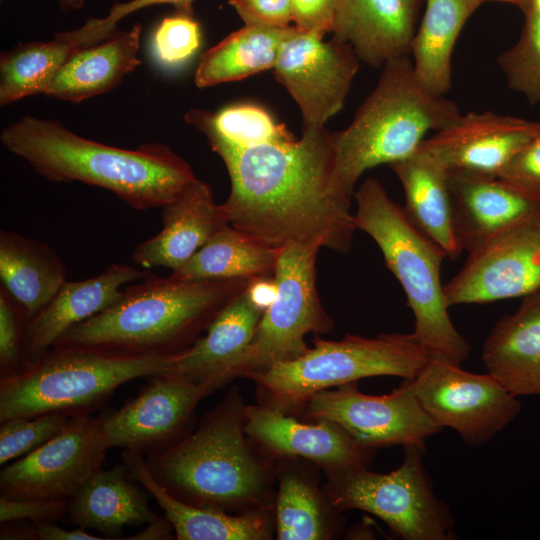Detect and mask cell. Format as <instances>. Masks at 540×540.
<instances>
[{
  "label": "cell",
  "mask_w": 540,
  "mask_h": 540,
  "mask_svg": "<svg viewBox=\"0 0 540 540\" xmlns=\"http://www.w3.org/2000/svg\"><path fill=\"white\" fill-rule=\"evenodd\" d=\"M431 352L412 333L375 337L348 334L338 341L315 335L302 356L277 362L246 377L253 380L266 405L286 414L302 409L315 393L375 376L413 380Z\"/></svg>",
  "instance_id": "obj_8"
},
{
  "label": "cell",
  "mask_w": 540,
  "mask_h": 540,
  "mask_svg": "<svg viewBox=\"0 0 540 540\" xmlns=\"http://www.w3.org/2000/svg\"><path fill=\"white\" fill-rule=\"evenodd\" d=\"M142 26L115 30L98 43L74 51L44 92L49 98L80 103L110 92L140 65Z\"/></svg>",
  "instance_id": "obj_25"
},
{
  "label": "cell",
  "mask_w": 540,
  "mask_h": 540,
  "mask_svg": "<svg viewBox=\"0 0 540 540\" xmlns=\"http://www.w3.org/2000/svg\"><path fill=\"white\" fill-rule=\"evenodd\" d=\"M482 0H425L412 40L414 73L429 92L445 95L451 87V56L457 38Z\"/></svg>",
  "instance_id": "obj_32"
},
{
  "label": "cell",
  "mask_w": 540,
  "mask_h": 540,
  "mask_svg": "<svg viewBox=\"0 0 540 540\" xmlns=\"http://www.w3.org/2000/svg\"><path fill=\"white\" fill-rule=\"evenodd\" d=\"M228 224L223 204H217L210 186L196 177L162 207L161 231L136 246L131 258L144 269L176 271Z\"/></svg>",
  "instance_id": "obj_19"
},
{
  "label": "cell",
  "mask_w": 540,
  "mask_h": 540,
  "mask_svg": "<svg viewBox=\"0 0 540 540\" xmlns=\"http://www.w3.org/2000/svg\"><path fill=\"white\" fill-rule=\"evenodd\" d=\"M482 1H483V3L484 2H491V1L511 3V4L519 6L522 10L527 5V0H482Z\"/></svg>",
  "instance_id": "obj_47"
},
{
  "label": "cell",
  "mask_w": 540,
  "mask_h": 540,
  "mask_svg": "<svg viewBox=\"0 0 540 540\" xmlns=\"http://www.w3.org/2000/svg\"><path fill=\"white\" fill-rule=\"evenodd\" d=\"M265 309L249 286L193 345L173 355L167 372L209 380L220 388L223 373L250 342Z\"/></svg>",
  "instance_id": "obj_28"
},
{
  "label": "cell",
  "mask_w": 540,
  "mask_h": 540,
  "mask_svg": "<svg viewBox=\"0 0 540 540\" xmlns=\"http://www.w3.org/2000/svg\"><path fill=\"white\" fill-rule=\"evenodd\" d=\"M173 355L53 346L20 372L0 378V422L50 412L89 413L124 383L167 372Z\"/></svg>",
  "instance_id": "obj_7"
},
{
  "label": "cell",
  "mask_w": 540,
  "mask_h": 540,
  "mask_svg": "<svg viewBox=\"0 0 540 540\" xmlns=\"http://www.w3.org/2000/svg\"><path fill=\"white\" fill-rule=\"evenodd\" d=\"M303 423L266 405L244 406V429L272 459H305L326 472L368 468L375 450L358 443L338 424L327 420Z\"/></svg>",
  "instance_id": "obj_18"
},
{
  "label": "cell",
  "mask_w": 540,
  "mask_h": 540,
  "mask_svg": "<svg viewBox=\"0 0 540 540\" xmlns=\"http://www.w3.org/2000/svg\"><path fill=\"white\" fill-rule=\"evenodd\" d=\"M149 274L129 264L114 263L95 277L66 280L27 324V364L49 350L69 328L115 304L123 294V286L141 281Z\"/></svg>",
  "instance_id": "obj_21"
},
{
  "label": "cell",
  "mask_w": 540,
  "mask_h": 540,
  "mask_svg": "<svg viewBox=\"0 0 540 540\" xmlns=\"http://www.w3.org/2000/svg\"><path fill=\"white\" fill-rule=\"evenodd\" d=\"M525 23L517 43L502 52L497 62L508 86L522 93L529 102H540V11L524 10Z\"/></svg>",
  "instance_id": "obj_36"
},
{
  "label": "cell",
  "mask_w": 540,
  "mask_h": 540,
  "mask_svg": "<svg viewBox=\"0 0 540 540\" xmlns=\"http://www.w3.org/2000/svg\"><path fill=\"white\" fill-rule=\"evenodd\" d=\"M293 29L244 25L202 54L195 85L207 88L273 69Z\"/></svg>",
  "instance_id": "obj_34"
},
{
  "label": "cell",
  "mask_w": 540,
  "mask_h": 540,
  "mask_svg": "<svg viewBox=\"0 0 540 540\" xmlns=\"http://www.w3.org/2000/svg\"><path fill=\"white\" fill-rule=\"evenodd\" d=\"M540 288V211L468 252L444 285L448 306L524 297Z\"/></svg>",
  "instance_id": "obj_16"
},
{
  "label": "cell",
  "mask_w": 540,
  "mask_h": 540,
  "mask_svg": "<svg viewBox=\"0 0 540 540\" xmlns=\"http://www.w3.org/2000/svg\"><path fill=\"white\" fill-rule=\"evenodd\" d=\"M317 246L288 244L280 249L274 274L276 296L265 309L243 352L223 373L226 384L308 351L305 336L328 333L334 321L321 304L316 278Z\"/></svg>",
  "instance_id": "obj_10"
},
{
  "label": "cell",
  "mask_w": 540,
  "mask_h": 540,
  "mask_svg": "<svg viewBox=\"0 0 540 540\" xmlns=\"http://www.w3.org/2000/svg\"><path fill=\"white\" fill-rule=\"evenodd\" d=\"M450 184L455 231L467 252L540 211V201L499 178L450 173Z\"/></svg>",
  "instance_id": "obj_23"
},
{
  "label": "cell",
  "mask_w": 540,
  "mask_h": 540,
  "mask_svg": "<svg viewBox=\"0 0 540 540\" xmlns=\"http://www.w3.org/2000/svg\"><path fill=\"white\" fill-rule=\"evenodd\" d=\"M540 132V121L490 111L460 115L419 147L450 173L498 178L511 159Z\"/></svg>",
  "instance_id": "obj_17"
},
{
  "label": "cell",
  "mask_w": 540,
  "mask_h": 540,
  "mask_svg": "<svg viewBox=\"0 0 540 540\" xmlns=\"http://www.w3.org/2000/svg\"><path fill=\"white\" fill-rule=\"evenodd\" d=\"M306 418L327 419L370 448L400 445L426 450V440L440 432L422 408L411 380L389 394L362 393L351 382L313 394L304 405Z\"/></svg>",
  "instance_id": "obj_12"
},
{
  "label": "cell",
  "mask_w": 540,
  "mask_h": 540,
  "mask_svg": "<svg viewBox=\"0 0 540 540\" xmlns=\"http://www.w3.org/2000/svg\"><path fill=\"white\" fill-rule=\"evenodd\" d=\"M244 403L236 390L178 441L147 455L153 478L175 498L201 508L242 513L272 505L275 459L244 429Z\"/></svg>",
  "instance_id": "obj_4"
},
{
  "label": "cell",
  "mask_w": 540,
  "mask_h": 540,
  "mask_svg": "<svg viewBox=\"0 0 540 540\" xmlns=\"http://www.w3.org/2000/svg\"><path fill=\"white\" fill-rule=\"evenodd\" d=\"M123 463L165 512L178 540H266L275 531L273 505L238 514L196 507L166 491L151 475L142 454L123 450Z\"/></svg>",
  "instance_id": "obj_22"
},
{
  "label": "cell",
  "mask_w": 540,
  "mask_h": 540,
  "mask_svg": "<svg viewBox=\"0 0 540 540\" xmlns=\"http://www.w3.org/2000/svg\"><path fill=\"white\" fill-rule=\"evenodd\" d=\"M245 25L288 28L292 18L291 0H229Z\"/></svg>",
  "instance_id": "obj_42"
},
{
  "label": "cell",
  "mask_w": 540,
  "mask_h": 540,
  "mask_svg": "<svg viewBox=\"0 0 540 540\" xmlns=\"http://www.w3.org/2000/svg\"><path fill=\"white\" fill-rule=\"evenodd\" d=\"M28 319L8 291L0 287V372L13 375L27 365L26 331Z\"/></svg>",
  "instance_id": "obj_39"
},
{
  "label": "cell",
  "mask_w": 540,
  "mask_h": 540,
  "mask_svg": "<svg viewBox=\"0 0 540 540\" xmlns=\"http://www.w3.org/2000/svg\"><path fill=\"white\" fill-rule=\"evenodd\" d=\"M0 140L46 180L104 188L137 210L162 208L196 178L191 166L165 144L113 147L55 120L24 116L6 126Z\"/></svg>",
  "instance_id": "obj_2"
},
{
  "label": "cell",
  "mask_w": 540,
  "mask_h": 540,
  "mask_svg": "<svg viewBox=\"0 0 540 540\" xmlns=\"http://www.w3.org/2000/svg\"><path fill=\"white\" fill-rule=\"evenodd\" d=\"M411 381L428 416L442 429H453L472 447L489 442L521 410L518 397L491 374L465 371L439 354L432 353Z\"/></svg>",
  "instance_id": "obj_11"
},
{
  "label": "cell",
  "mask_w": 540,
  "mask_h": 540,
  "mask_svg": "<svg viewBox=\"0 0 540 540\" xmlns=\"http://www.w3.org/2000/svg\"><path fill=\"white\" fill-rule=\"evenodd\" d=\"M359 64L349 43L294 27L273 70L297 103L303 128H323L342 109Z\"/></svg>",
  "instance_id": "obj_15"
},
{
  "label": "cell",
  "mask_w": 540,
  "mask_h": 540,
  "mask_svg": "<svg viewBox=\"0 0 540 540\" xmlns=\"http://www.w3.org/2000/svg\"><path fill=\"white\" fill-rule=\"evenodd\" d=\"M69 500L10 499L0 497V521L2 523L28 520L39 524L54 522L68 511Z\"/></svg>",
  "instance_id": "obj_41"
},
{
  "label": "cell",
  "mask_w": 540,
  "mask_h": 540,
  "mask_svg": "<svg viewBox=\"0 0 540 540\" xmlns=\"http://www.w3.org/2000/svg\"><path fill=\"white\" fill-rule=\"evenodd\" d=\"M460 115L455 102L420 84L410 55L387 61L350 125L333 132L336 187L352 198L366 170L407 158L428 132L447 127Z\"/></svg>",
  "instance_id": "obj_5"
},
{
  "label": "cell",
  "mask_w": 540,
  "mask_h": 540,
  "mask_svg": "<svg viewBox=\"0 0 540 540\" xmlns=\"http://www.w3.org/2000/svg\"><path fill=\"white\" fill-rule=\"evenodd\" d=\"M498 178L540 201V132L511 159Z\"/></svg>",
  "instance_id": "obj_40"
},
{
  "label": "cell",
  "mask_w": 540,
  "mask_h": 540,
  "mask_svg": "<svg viewBox=\"0 0 540 540\" xmlns=\"http://www.w3.org/2000/svg\"><path fill=\"white\" fill-rule=\"evenodd\" d=\"M201 111L210 126L234 145L286 143L296 139L285 124L278 123L266 109L256 104H233L216 113Z\"/></svg>",
  "instance_id": "obj_35"
},
{
  "label": "cell",
  "mask_w": 540,
  "mask_h": 540,
  "mask_svg": "<svg viewBox=\"0 0 540 540\" xmlns=\"http://www.w3.org/2000/svg\"><path fill=\"white\" fill-rule=\"evenodd\" d=\"M255 279L183 281L149 274L52 345L125 356H167L193 345Z\"/></svg>",
  "instance_id": "obj_3"
},
{
  "label": "cell",
  "mask_w": 540,
  "mask_h": 540,
  "mask_svg": "<svg viewBox=\"0 0 540 540\" xmlns=\"http://www.w3.org/2000/svg\"><path fill=\"white\" fill-rule=\"evenodd\" d=\"M424 452L413 446L404 448L402 464L388 473L364 467L327 472L323 491L339 512H368L404 540L454 539V517L434 492Z\"/></svg>",
  "instance_id": "obj_9"
},
{
  "label": "cell",
  "mask_w": 540,
  "mask_h": 540,
  "mask_svg": "<svg viewBox=\"0 0 540 540\" xmlns=\"http://www.w3.org/2000/svg\"><path fill=\"white\" fill-rule=\"evenodd\" d=\"M125 463L94 472L68 501L71 521L118 539L127 526L149 525L163 518L151 509Z\"/></svg>",
  "instance_id": "obj_26"
},
{
  "label": "cell",
  "mask_w": 540,
  "mask_h": 540,
  "mask_svg": "<svg viewBox=\"0 0 540 540\" xmlns=\"http://www.w3.org/2000/svg\"><path fill=\"white\" fill-rule=\"evenodd\" d=\"M390 167L403 186L409 218L447 258L456 259L463 249L455 231L449 171L421 147Z\"/></svg>",
  "instance_id": "obj_27"
},
{
  "label": "cell",
  "mask_w": 540,
  "mask_h": 540,
  "mask_svg": "<svg viewBox=\"0 0 540 540\" xmlns=\"http://www.w3.org/2000/svg\"><path fill=\"white\" fill-rule=\"evenodd\" d=\"M356 228L380 248L385 263L401 284L414 315L413 334L434 354L461 365L471 345L451 321L441 266L446 253L394 202L382 184L367 178L354 195Z\"/></svg>",
  "instance_id": "obj_6"
},
{
  "label": "cell",
  "mask_w": 540,
  "mask_h": 540,
  "mask_svg": "<svg viewBox=\"0 0 540 540\" xmlns=\"http://www.w3.org/2000/svg\"><path fill=\"white\" fill-rule=\"evenodd\" d=\"M185 121L224 162L231 190L223 207L232 227L277 249L301 244L350 251L357 228L351 198L334 183L333 132L303 128L290 142L238 146L223 139L201 109L189 110Z\"/></svg>",
  "instance_id": "obj_1"
},
{
  "label": "cell",
  "mask_w": 540,
  "mask_h": 540,
  "mask_svg": "<svg viewBox=\"0 0 540 540\" xmlns=\"http://www.w3.org/2000/svg\"><path fill=\"white\" fill-rule=\"evenodd\" d=\"M0 277L29 322L66 281V267L48 245L1 230Z\"/></svg>",
  "instance_id": "obj_30"
},
{
  "label": "cell",
  "mask_w": 540,
  "mask_h": 540,
  "mask_svg": "<svg viewBox=\"0 0 540 540\" xmlns=\"http://www.w3.org/2000/svg\"><path fill=\"white\" fill-rule=\"evenodd\" d=\"M425 0H337L333 36L374 67L410 55Z\"/></svg>",
  "instance_id": "obj_20"
},
{
  "label": "cell",
  "mask_w": 540,
  "mask_h": 540,
  "mask_svg": "<svg viewBox=\"0 0 540 540\" xmlns=\"http://www.w3.org/2000/svg\"><path fill=\"white\" fill-rule=\"evenodd\" d=\"M276 467L278 490L274 505L275 532L279 540H327L342 527L341 512L317 486L313 475L296 461L282 459Z\"/></svg>",
  "instance_id": "obj_31"
},
{
  "label": "cell",
  "mask_w": 540,
  "mask_h": 540,
  "mask_svg": "<svg viewBox=\"0 0 540 540\" xmlns=\"http://www.w3.org/2000/svg\"><path fill=\"white\" fill-rule=\"evenodd\" d=\"M90 18L51 41L19 43L0 57V104L8 105L45 90L77 49L107 38Z\"/></svg>",
  "instance_id": "obj_29"
},
{
  "label": "cell",
  "mask_w": 540,
  "mask_h": 540,
  "mask_svg": "<svg viewBox=\"0 0 540 540\" xmlns=\"http://www.w3.org/2000/svg\"><path fill=\"white\" fill-rule=\"evenodd\" d=\"M63 10H80L85 5V0H57Z\"/></svg>",
  "instance_id": "obj_46"
},
{
  "label": "cell",
  "mask_w": 540,
  "mask_h": 540,
  "mask_svg": "<svg viewBox=\"0 0 540 540\" xmlns=\"http://www.w3.org/2000/svg\"><path fill=\"white\" fill-rule=\"evenodd\" d=\"M194 0H130L127 2H116L110 8L107 16L97 18L99 24L107 31L116 30L118 22L127 15L145 7L170 4L175 6L177 11L191 12Z\"/></svg>",
  "instance_id": "obj_44"
},
{
  "label": "cell",
  "mask_w": 540,
  "mask_h": 540,
  "mask_svg": "<svg viewBox=\"0 0 540 540\" xmlns=\"http://www.w3.org/2000/svg\"><path fill=\"white\" fill-rule=\"evenodd\" d=\"M109 449L99 416L72 415L48 442L4 465L0 472L1 496L69 500L101 468Z\"/></svg>",
  "instance_id": "obj_13"
},
{
  "label": "cell",
  "mask_w": 540,
  "mask_h": 540,
  "mask_svg": "<svg viewBox=\"0 0 540 540\" xmlns=\"http://www.w3.org/2000/svg\"><path fill=\"white\" fill-rule=\"evenodd\" d=\"M279 252L228 224L170 276L183 281L273 278Z\"/></svg>",
  "instance_id": "obj_33"
},
{
  "label": "cell",
  "mask_w": 540,
  "mask_h": 540,
  "mask_svg": "<svg viewBox=\"0 0 540 540\" xmlns=\"http://www.w3.org/2000/svg\"><path fill=\"white\" fill-rule=\"evenodd\" d=\"M71 416L65 412H50L0 422V464L6 465L48 442L66 426Z\"/></svg>",
  "instance_id": "obj_37"
},
{
  "label": "cell",
  "mask_w": 540,
  "mask_h": 540,
  "mask_svg": "<svg viewBox=\"0 0 540 540\" xmlns=\"http://www.w3.org/2000/svg\"><path fill=\"white\" fill-rule=\"evenodd\" d=\"M482 361L515 396L540 395V288L496 322L483 344Z\"/></svg>",
  "instance_id": "obj_24"
},
{
  "label": "cell",
  "mask_w": 540,
  "mask_h": 540,
  "mask_svg": "<svg viewBox=\"0 0 540 540\" xmlns=\"http://www.w3.org/2000/svg\"><path fill=\"white\" fill-rule=\"evenodd\" d=\"M529 5L532 6V7H534V8L537 9L538 11H540V0H531V1L528 3L527 6H529ZM527 6H526V7H527ZM526 7H525V8H526ZM525 8H524V9H525ZM524 9H523V10H524Z\"/></svg>",
  "instance_id": "obj_48"
},
{
  "label": "cell",
  "mask_w": 540,
  "mask_h": 540,
  "mask_svg": "<svg viewBox=\"0 0 540 540\" xmlns=\"http://www.w3.org/2000/svg\"><path fill=\"white\" fill-rule=\"evenodd\" d=\"M216 389L209 380L155 374L135 397L99 416L102 432L110 448L150 455L190 432L198 404Z\"/></svg>",
  "instance_id": "obj_14"
},
{
  "label": "cell",
  "mask_w": 540,
  "mask_h": 540,
  "mask_svg": "<svg viewBox=\"0 0 540 540\" xmlns=\"http://www.w3.org/2000/svg\"><path fill=\"white\" fill-rule=\"evenodd\" d=\"M199 23L191 12L177 11L165 17L153 31L151 53L162 67L177 68L187 63L201 46Z\"/></svg>",
  "instance_id": "obj_38"
},
{
  "label": "cell",
  "mask_w": 540,
  "mask_h": 540,
  "mask_svg": "<svg viewBox=\"0 0 540 540\" xmlns=\"http://www.w3.org/2000/svg\"><path fill=\"white\" fill-rule=\"evenodd\" d=\"M294 27L324 36L333 32L337 0H291Z\"/></svg>",
  "instance_id": "obj_43"
},
{
  "label": "cell",
  "mask_w": 540,
  "mask_h": 540,
  "mask_svg": "<svg viewBox=\"0 0 540 540\" xmlns=\"http://www.w3.org/2000/svg\"><path fill=\"white\" fill-rule=\"evenodd\" d=\"M37 539L40 540H101L81 527L65 529L54 522H42L36 525Z\"/></svg>",
  "instance_id": "obj_45"
}]
</instances>
